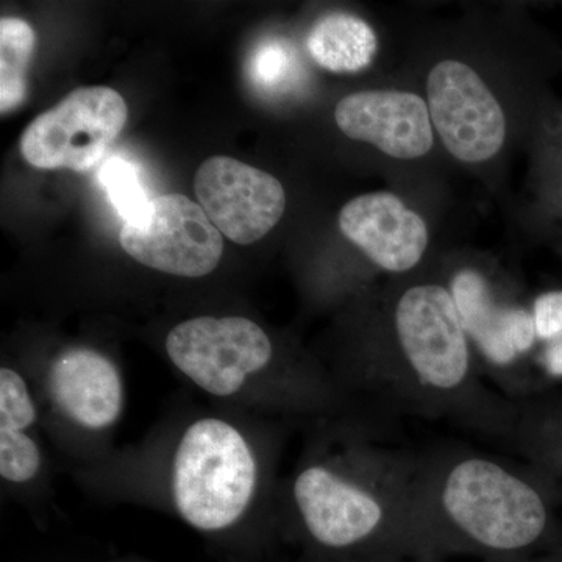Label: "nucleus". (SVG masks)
Returning <instances> with one entry per match:
<instances>
[{
  "label": "nucleus",
  "instance_id": "8",
  "mask_svg": "<svg viewBox=\"0 0 562 562\" xmlns=\"http://www.w3.org/2000/svg\"><path fill=\"white\" fill-rule=\"evenodd\" d=\"M120 241L133 260L184 279L209 276L224 251L222 233L199 203L181 194L151 199L138 222L124 224Z\"/></svg>",
  "mask_w": 562,
  "mask_h": 562
},
{
  "label": "nucleus",
  "instance_id": "22",
  "mask_svg": "<svg viewBox=\"0 0 562 562\" xmlns=\"http://www.w3.org/2000/svg\"><path fill=\"white\" fill-rule=\"evenodd\" d=\"M392 562H403V561H392ZM414 562H424V561H414Z\"/></svg>",
  "mask_w": 562,
  "mask_h": 562
},
{
  "label": "nucleus",
  "instance_id": "9",
  "mask_svg": "<svg viewBox=\"0 0 562 562\" xmlns=\"http://www.w3.org/2000/svg\"><path fill=\"white\" fill-rule=\"evenodd\" d=\"M432 127L457 160L479 165L497 157L506 139L501 102L472 66L442 60L427 79Z\"/></svg>",
  "mask_w": 562,
  "mask_h": 562
},
{
  "label": "nucleus",
  "instance_id": "11",
  "mask_svg": "<svg viewBox=\"0 0 562 562\" xmlns=\"http://www.w3.org/2000/svg\"><path fill=\"white\" fill-rule=\"evenodd\" d=\"M335 121L347 138L372 144L397 160L425 157L435 144L430 110L416 92H353L336 105Z\"/></svg>",
  "mask_w": 562,
  "mask_h": 562
},
{
  "label": "nucleus",
  "instance_id": "7",
  "mask_svg": "<svg viewBox=\"0 0 562 562\" xmlns=\"http://www.w3.org/2000/svg\"><path fill=\"white\" fill-rule=\"evenodd\" d=\"M449 290L484 376L516 402L524 386L520 364L538 338L532 313L503 302L490 279L473 268L454 272Z\"/></svg>",
  "mask_w": 562,
  "mask_h": 562
},
{
  "label": "nucleus",
  "instance_id": "10",
  "mask_svg": "<svg viewBox=\"0 0 562 562\" xmlns=\"http://www.w3.org/2000/svg\"><path fill=\"white\" fill-rule=\"evenodd\" d=\"M194 191L214 227L241 246L265 238L286 209V194L276 177L231 157L203 161Z\"/></svg>",
  "mask_w": 562,
  "mask_h": 562
},
{
  "label": "nucleus",
  "instance_id": "2",
  "mask_svg": "<svg viewBox=\"0 0 562 562\" xmlns=\"http://www.w3.org/2000/svg\"><path fill=\"white\" fill-rule=\"evenodd\" d=\"M417 468L419 453L366 439L310 458L291 483L302 541L328 562L414 560Z\"/></svg>",
  "mask_w": 562,
  "mask_h": 562
},
{
  "label": "nucleus",
  "instance_id": "14",
  "mask_svg": "<svg viewBox=\"0 0 562 562\" xmlns=\"http://www.w3.org/2000/svg\"><path fill=\"white\" fill-rule=\"evenodd\" d=\"M306 49L321 68L330 72H360L373 61L379 38L368 22L339 11L316 21L306 36Z\"/></svg>",
  "mask_w": 562,
  "mask_h": 562
},
{
  "label": "nucleus",
  "instance_id": "21",
  "mask_svg": "<svg viewBox=\"0 0 562 562\" xmlns=\"http://www.w3.org/2000/svg\"><path fill=\"white\" fill-rule=\"evenodd\" d=\"M494 562H525L524 557L513 558V560H503V561H494Z\"/></svg>",
  "mask_w": 562,
  "mask_h": 562
},
{
  "label": "nucleus",
  "instance_id": "3",
  "mask_svg": "<svg viewBox=\"0 0 562 562\" xmlns=\"http://www.w3.org/2000/svg\"><path fill=\"white\" fill-rule=\"evenodd\" d=\"M414 561L475 554L525 557L547 535L549 505L512 461L471 449L419 453L414 484Z\"/></svg>",
  "mask_w": 562,
  "mask_h": 562
},
{
  "label": "nucleus",
  "instance_id": "6",
  "mask_svg": "<svg viewBox=\"0 0 562 562\" xmlns=\"http://www.w3.org/2000/svg\"><path fill=\"white\" fill-rule=\"evenodd\" d=\"M127 117L120 92L77 88L29 124L21 136L22 157L36 169L90 171L121 135Z\"/></svg>",
  "mask_w": 562,
  "mask_h": 562
},
{
  "label": "nucleus",
  "instance_id": "18",
  "mask_svg": "<svg viewBox=\"0 0 562 562\" xmlns=\"http://www.w3.org/2000/svg\"><path fill=\"white\" fill-rule=\"evenodd\" d=\"M43 469V452L29 431L0 428V475L13 484L31 483Z\"/></svg>",
  "mask_w": 562,
  "mask_h": 562
},
{
  "label": "nucleus",
  "instance_id": "5",
  "mask_svg": "<svg viewBox=\"0 0 562 562\" xmlns=\"http://www.w3.org/2000/svg\"><path fill=\"white\" fill-rule=\"evenodd\" d=\"M166 353L194 386L216 397L239 394L276 360L268 333L241 316L180 322L168 333Z\"/></svg>",
  "mask_w": 562,
  "mask_h": 562
},
{
  "label": "nucleus",
  "instance_id": "12",
  "mask_svg": "<svg viewBox=\"0 0 562 562\" xmlns=\"http://www.w3.org/2000/svg\"><path fill=\"white\" fill-rule=\"evenodd\" d=\"M339 228L380 271L406 273L424 258L430 233L424 217L392 192H369L342 206Z\"/></svg>",
  "mask_w": 562,
  "mask_h": 562
},
{
  "label": "nucleus",
  "instance_id": "23",
  "mask_svg": "<svg viewBox=\"0 0 562 562\" xmlns=\"http://www.w3.org/2000/svg\"><path fill=\"white\" fill-rule=\"evenodd\" d=\"M371 562H392V561H371Z\"/></svg>",
  "mask_w": 562,
  "mask_h": 562
},
{
  "label": "nucleus",
  "instance_id": "19",
  "mask_svg": "<svg viewBox=\"0 0 562 562\" xmlns=\"http://www.w3.org/2000/svg\"><path fill=\"white\" fill-rule=\"evenodd\" d=\"M536 336L543 341L562 339V291L547 292L536 299L532 306Z\"/></svg>",
  "mask_w": 562,
  "mask_h": 562
},
{
  "label": "nucleus",
  "instance_id": "20",
  "mask_svg": "<svg viewBox=\"0 0 562 562\" xmlns=\"http://www.w3.org/2000/svg\"><path fill=\"white\" fill-rule=\"evenodd\" d=\"M543 371L554 379L562 376V339L547 347L541 357Z\"/></svg>",
  "mask_w": 562,
  "mask_h": 562
},
{
  "label": "nucleus",
  "instance_id": "1",
  "mask_svg": "<svg viewBox=\"0 0 562 562\" xmlns=\"http://www.w3.org/2000/svg\"><path fill=\"white\" fill-rule=\"evenodd\" d=\"M386 306L353 386L391 412L512 441L516 402L484 376L449 286L408 284Z\"/></svg>",
  "mask_w": 562,
  "mask_h": 562
},
{
  "label": "nucleus",
  "instance_id": "13",
  "mask_svg": "<svg viewBox=\"0 0 562 562\" xmlns=\"http://www.w3.org/2000/svg\"><path fill=\"white\" fill-rule=\"evenodd\" d=\"M46 390L55 409L81 430H110L124 412L120 368L91 347H70L58 353L47 371Z\"/></svg>",
  "mask_w": 562,
  "mask_h": 562
},
{
  "label": "nucleus",
  "instance_id": "17",
  "mask_svg": "<svg viewBox=\"0 0 562 562\" xmlns=\"http://www.w3.org/2000/svg\"><path fill=\"white\" fill-rule=\"evenodd\" d=\"M297 55L283 40H266L255 47L247 63V77L255 90L265 94H277L292 87Z\"/></svg>",
  "mask_w": 562,
  "mask_h": 562
},
{
  "label": "nucleus",
  "instance_id": "15",
  "mask_svg": "<svg viewBox=\"0 0 562 562\" xmlns=\"http://www.w3.org/2000/svg\"><path fill=\"white\" fill-rule=\"evenodd\" d=\"M32 25L18 18L0 21V111L16 110L27 98V72L35 50Z\"/></svg>",
  "mask_w": 562,
  "mask_h": 562
},
{
  "label": "nucleus",
  "instance_id": "4",
  "mask_svg": "<svg viewBox=\"0 0 562 562\" xmlns=\"http://www.w3.org/2000/svg\"><path fill=\"white\" fill-rule=\"evenodd\" d=\"M260 486V458L236 425L221 417L188 425L171 464L173 508L184 524L209 535L232 530Z\"/></svg>",
  "mask_w": 562,
  "mask_h": 562
},
{
  "label": "nucleus",
  "instance_id": "16",
  "mask_svg": "<svg viewBox=\"0 0 562 562\" xmlns=\"http://www.w3.org/2000/svg\"><path fill=\"white\" fill-rule=\"evenodd\" d=\"M99 181L125 224L138 222L149 210L151 199L140 183L138 169L125 158L111 157L103 162Z\"/></svg>",
  "mask_w": 562,
  "mask_h": 562
}]
</instances>
